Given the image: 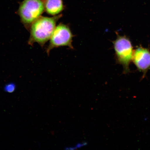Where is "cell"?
I'll return each instance as SVG.
<instances>
[{
    "label": "cell",
    "instance_id": "6da1fadb",
    "mask_svg": "<svg viewBox=\"0 0 150 150\" xmlns=\"http://www.w3.org/2000/svg\"><path fill=\"white\" fill-rule=\"evenodd\" d=\"M60 14L53 17L40 16L31 24L28 43L30 45L37 42L44 46L51 38L55 30L56 24L62 17Z\"/></svg>",
    "mask_w": 150,
    "mask_h": 150
},
{
    "label": "cell",
    "instance_id": "7a4b0ae2",
    "mask_svg": "<svg viewBox=\"0 0 150 150\" xmlns=\"http://www.w3.org/2000/svg\"><path fill=\"white\" fill-rule=\"evenodd\" d=\"M45 10L42 0H24L21 4L18 12L21 20L26 28L41 16Z\"/></svg>",
    "mask_w": 150,
    "mask_h": 150
},
{
    "label": "cell",
    "instance_id": "3957f363",
    "mask_svg": "<svg viewBox=\"0 0 150 150\" xmlns=\"http://www.w3.org/2000/svg\"><path fill=\"white\" fill-rule=\"evenodd\" d=\"M72 34L68 25L61 23L56 27L50 39L49 44L46 50L47 54L54 48L60 47L67 46L74 49L72 45Z\"/></svg>",
    "mask_w": 150,
    "mask_h": 150
},
{
    "label": "cell",
    "instance_id": "277c9868",
    "mask_svg": "<svg viewBox=\"0 0 150 150\" xmlns=\"http://www.w3.org/2000/svg\"><path fill=\"white\" fill-rule=\"evenodd\" d=\"M114 45L118 61L123 65L125 72H128L134 53L130 41L125 37L119 36L114 41Z\"/></svg>",
    "mask_w": 150,
    "mask_h": 150
},
{
    "label": "cell",
    "instance_id": "5b68a950",
    "mask_svg": "<svg viewBox=\"0 0 150 150\" xmlns=\"http://www.w3.org/2000/svg\"><path fill=\"white\" fill-rule=\"evenodd\" d=\"M132 59L139 70L142 72L150 68V52L146 49L137 48L133 53Z\"/></svg>",
    "mask_w": 150,
    "mask_h": 150
},
{
    "label": "cell",
    "instance_id": "8992f818",
    "mask_svg": "<svg viewBox=\"0 0 150 150\" xmlns=\"http://www.w3.org/2000/svg\"><path fill=\"white\" fill-rule=\"evenodd\" d=\"M44 3L45 11L51 16H57L64 8L62 0H45Z\"/></svg>",
    "mask_w": 150,
    "mask_h": 150
},
{
    "label": "cell",
    "instance_id": "52a82bcc",
    "mask_svg": "<svg viewBox=\"0 0 150 150\" xmlns=\"http://www.w3.org/2000/svg\"><path fill=\"white\" fill-rule=\"evenodd\" d=\"M16 86L13 83H10L6 84L4 90L5 92L9 93H13L16 91Z\"/></svg>",
    "mask_w": 150,
    "mask_h": 150
},
{
    "label": "cell",
    "instance_id": "ba28073f",
    "mask_svg": "<svg viewBox=\"0 0 150 150\" xmlns=\"http://www.w3.org/2000/svg\"><path fill=\"white\" fill-rule=\"evenodd\" d=\"M87 145V143L86 142H83L78 143L75 145L72 146V147H66V149L67 150H74L79 149L81 147Z\"/></svg>",
    "mask_w": 150,
    "mask_h": 150
}]
</instances>
